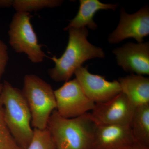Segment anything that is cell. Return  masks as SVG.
Here are the masks:
<instances>
[{
	"label": "cell",
	"mask_w": 149,
	"mask_h": 149,
	"mask_svg": "<svg viewBox=\"0 0 149 149\" xmlns=\"http://www.w3.org/2000/svg\"><path fill=\"white\" fill-rule=\"evenodd\" d=\"M22 92L31 112V125L34 128L46 129L52 113L56 108L52 86L35 74H26Z\"/></svg>",
	"instance_id": "cell-4"
},
{
	"label": "cell",
	"mask_w": 149,
	"mask_h": 149,
	"mask_svg": "<svg viewBox=\"0 0 149 149\" xmlns=\"http://www.w3.org/2000/svg\"><path fill=\"white\" fill-rule=\"evenodd\" d=\"M121 92L135 108L149 104V78L132 74L118 80Z\"/></svg>",
	"instance_id": "cell-12"
},
{
	"label": "cell",
	"mask_w": 149,
	"mask_h": 149,
	"mask_svg": "<svg viewBox=\"0 0 149 149\" xmlns=\"http://www.w3.org/2000/svg\"><path fill=\"white\" fill-rule=\"evenodd\" d=\"M29 13L17 12L9 26V43L16 52L24 53L34 63L44 60L45 54L38 43V38L31 24Z\"/></svg>",
	"instance_id": "cell-5"
},
{
	"label": "cell",
	"mask_w": 149,
	"mask_h": 149,
	"mask_svg": "<svg viewBox=\"0 0 149 149\" xmlns=\"http://www.w3.org/2000/svg\"><path fill=\"white\" fill-rule=\"evenodd\" d=\"M74 74L85 95L95 104L108 101L121 92L118 80L108 81L104 76L92 74L88 66L80 67Z\"/></svg>",
	"instance_id": "cell-8"
},
{
	"label": "cell",
	"mask_w": 149,
	"mask_h": 149,
	"mask_svg": "<svg viewBox=\"0 0 149 149\" xmlns=\"http://www.w3.org/2000/svg\"><path fill=\"white\" fill-rule=\"evenodd\" d=\"M129 149H149V147L141 145L136 142Z\"/></svg>",
	"instance_id": "cell-20"
},
{
	"label": "cell",
	"mask_w": 149,
	"mask_h": 149,
	"mask_svg": "<svg viewBox=\"0 0 149 149\" xmlns=\"http://www.w3.org/2000/svg\"><path fill=\"white\" fill-rule=\"evenodd\" d=\"M0 103L8 128L17 144L26 149L33 136L31 128L32 116L22 91L8 81L2 84Z\"/></svg>",
	"instance_id": "cell-3"
},
{
	"label": "cell",
	"mask_w": 149,
	"mask_h": 149,
	"mask_svg": "<svg viewBox=\"0 0 149 149\" xmlns=\"http://www.w3.org/2000/svg\"><path fill=\"white\" fill-rule=\"evenodd\" d=\"M56 110L63 117L70 118L78 117L92 111L95 106L80 87L76 78L65 82L54 91Z\"/></svg>",
	"instance_id": "cell-6"
},
{
	"label": "cell",
	"mask_w": 149,
	"mask_h": 149,
	"mask_svg": "<svg viewBox=\"0 0 149 149\" xmlns=\"http://www.w3.org/2000/svg\"><path fill=\"white\" fill-rule=\"evenodd\" d=\"M135 109L121 92L108 101L95 104L91 114L97 125H129Z\"/></svg>",
	"instance_id": "cell-7"
},
{
	"label": "cell",
	"mask_w": 149,
	"mask_h": 149,
	"mask_svg": "<svg viewBox=\"0 0 149 149\" xmlns=\"http://www.w3.org/2000/svg\"><path fill=\"white\" fill-rule=\"evenodd\" d=\"M33 131V138L26 149H56L47 128H34Z\"/></svg>",
	"instance_id": "cell-16"
},
{
	"label": "cell",
	"mask_w": 149,
	"mask_h": 149,
	"mask_svg": "<svg viewBox=\"0 0 149 149\" xmlns=\"http://www.w3.org/2000/svg\"><path fill=\"white\" fill-rule=\"evenodd\" d=\"M135 143L129 125H97L93 149H129Z\"/></svg>",
	"instance_id": "cell-11"
},
{
	"label": "cell",
	"mask_w": 149,
	"mask_h": 149,
	"mask_svg": "<svg viewBox=\"0 0 149 149\" xmlns=\"http://www.w3.org/2000/svg\"><path fill=\"white\" fill-rule=\"evenodd\" d=\"M8 59L7 46L0 39V80L5 71Z\"/></svg>",
	"instance_id": "cell-18"
},
{
	"label": "cell",
	"mask_w": 149,
	"mask_h": 149,
	"mask_svg": "<svg viewBox=\"0 0 149 149\" xmlns=\"http://www.w3.org/2000/svg\"><path fill=\"white\" fill-rule=\"evenodd\" d=\"M69 39L65 51L59 58L54 56L50 58L55 66L49 70L51 79L56 82H65L86 61L91 59L104 58L102 49L93 45L88 40V29L84 28L68 29Z\"/></svg>",
	"instance_id": "cell-2"
},
{
	"label": "cell",
	"mask_w": 149,
	"mask_h": 149,
	"mask_svg": "<svg viewBox=\"0 0 149 149\" xmlns=\"http://www.w3.org/2000/svg\"><path fill=\"white\" fill-rule=\"evenodd\" d=\"M97 125L91 113L68 118L55 110L49 118L47 128L56 149H93Z\"/></svg>",
	"instance_id": "cell-1"
},
{
	"label": "cell",
	"mask_w": 149,
	"mask_h": 149,
	"mask_svg": "<svg viewBox=\"0 0 149 149\" xmlns=\"http://www.w3.org/2000/svg\"><path fill=\"white\" fill-rule=\"evenodd\" d=\"M80 7L77 15L64 28L65 31L71 28L79 29L86 27L95 30L97 25L93 18L96 13L101 10H114L117 7V4L103 3L98 0H80Z\"/></svg>",
	"instance_id": "cell-13"
},
{
	"label": "cell",
	"mask_w": 149,
	"mask_h": 149,
	"mask_svg": "<svg viewBox=\"0 0 149 149\" xmlns=\"http://www.w3.org/2000/svg\"><path fill=\"white\" fill-rule=\"evenodd\" d=\"M2 84H0V93ZM0 149H23L17 144L9 130L4 119L0 103Z\"/></svg>",
	"instance_id": "cell-17"
},
{
	"label": "cell",
	"mask_w": 149,
	"mask_h": 149,
	"mask_svg": "<svg viewBox=\"0 0 149 149\" xmlns=\"http://www.w3.org/2000/svg\"><path fill=\"white\" fill-rule=\"evenodd\" d=\"M60 0H13L12 6L17 12L29 13L61 5Z\"/></svg>",
	"instance_id": "cell-15"
},
{
	"label": "cell",
	"mask_w": 149,
	"mask_h": 149,
	"mask_svg": "<svg viewBox=\"0 0 149 149\" xmlns=\"http://www.w3.org/2000/svg\"><path fill=\"white\" fill-rule=\"evenodd\" d=\"M117 64L125 72L149 74V42L126 43L113 51Z\"/></svg>",
	"instance_id": "cell-10"
},
{
	"label": "cell",
	"mask_w": 149,
	"mask_h": 149,
	"mask_svg": "<svg viewBox=\"0 0 149 149\" xmlns=\"http://www.w3.org/2000/svg\"><path fill=\"white\" fill-rule=\"evenodd\" d=\"M13 0H0V7L9 8L12 6Z\"/></svg>",
	"instance_id": "cell-19"
},
{
	"label": "cell",
	"mask_w": 149,
	"mask_h": 149,
	"mask_svg": "<svg viewBox=\"0 0 149 149\" xmlns=\"http://www.w3.org/2000/svg\"><path fill=\"white\" fill-rule=\"evenodd\" d=\"M129 126L136 143L149 147V104L136 108Z\"/></svg>",
	"instance_id": "cell-14"
},
{
	"label": "cell",
	"mask_w": 149,
	"mask_h": 149,
	"mask_svg": "<svg viewBox=\"0 0 149 149\" xmlns=\"http://www.w3.org/2000/svg\"><path fill=\"white\" fill-rule=\"evenodd\" d=\"M120 13V22L117 28L109 36V42L116 44L132 38L139 43L143 42L144 37L149 34L148 6L142 8L133 14L127 13L122 8Z\"/></svg>",
	"instance_id": "cell-9"
}]
</instances>
